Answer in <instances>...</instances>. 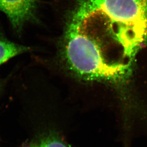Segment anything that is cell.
<instances>
[{
    "mask_svg": "<svg viewBox=\"0 0 147 147\" xmlns=\"http://www.w3.org/2000/svg\"><path fill=\"white\" fill-rule=\"evenodd\" d=\"M29 47L0 40V65L16 56L29 51Z\"/></svg>",
    "mask_w": 147,
    "mask_h": 147,
    "instance_id": "cell-4",
    "label": "cell"
},
{
    "mask_svg": "<svg viewBox=\"0 0 147 147\" xmlns=\"http://www.w3.org/2000/svg\"><path fill=\"white\" fill-rule=\"evenodd\" d=\"M36 9V0H0V11L6 14L17 31L34 18Z\"/></svg>",
    "mask_w": 147,
    "mask_h": 147,
    "instance_id": "cell-3",
    "label": "cell"
},
{
    "mask_svg": "<svg viewBox=\"0 0 147 147\" xmlns=\"http://www.w3.org/2000/svg\"><path fill=\"white\" fill-rule=\"evenodd\" d=\"M60 48L65 68L80 79L116 81L123 77L129 70V66L109 64L92 38L69 24H66Z\"/></svg>",
    "mask_w": 147,
    "mask_h": 147,
    "instance_id": "cell-1",
    "label": "cell"
},
{
    "mask_svg": "<svg viewBox=\"0 0 147 147\" xmlns=\"http://www.w3.org/2000/svg\"><path fill=\"white\" fill-rule=\"evenodd\" d=\"M78 3L118 25L124 47H136L142 42L147 24V0H78Z\"/></svg>",
    "mask_w": 147,
    "mask_h": 147,
    "instance_id": "cell-2",
    "label": "cell"
},
{
    "mask_svg": "<svg viewBox=\"0 0 147 147\" xmlns=\"http://www.w3.org/2000/svg\"><path fill=\"white\" fill-rule=\"evenodd\" d=\"M26 147H69L61 139L56 137H48Z\"/></svg>",
    "mask_w": 147,
    "mask_h": 147,
    "instance_id": "cell-5",
    "label": "cell"
}]
</instances>
